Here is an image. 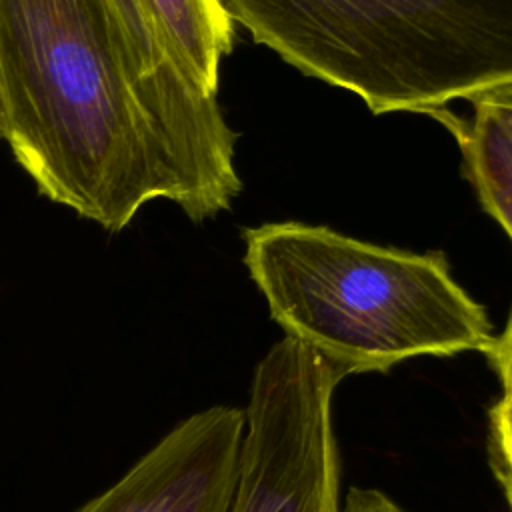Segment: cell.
Here are the masks:
<instances>
[{
    "mask_svg": "<svg viewBox=\"0 0 512 512\" xmlns=\"http://www.w3.org/2000/svg\"><path fill=\"white\" fill-rule=\"evenodd\" d=\"M0 74L18 166L106 232L154 200L200 222L242 188L216 96L164 86L110 0H0Z\"/></svg>",
    "mask_w": 512,
    "mask_h": 512,
    "instance_id": "1",
    "label": "cell"
},
{
    "mask_svg": "<svg viewBox=\"0 0 512 512\" xmlns=\"http://www.w3.org/2000/svg\"><path fill=\"white\" fill-rule=\"evenodd\" d=\"M148 70L168 88L180 94H208L180 64L168 36L156 20L148 0H110Z\"/></svg>",
    "mask_w": 512,
    "mask_h": 512,
    "instance_id": "8",
    "label": "cell"
},
{
    "mask_svg": "<svg viewBox=\"0 0 512 512\" xmlns=\"http://www.w3.org/2000/svg\"><path fill=\"white\" fill-rule=\"evenodd\" d=\"M242 436L244 410L194 412L76 512H226Z\"/></svg>",
    "mask_w": 512,
    "mask_h": 512,
    "instance_id": "5",
    "label": "cell"
},
{
    "mask_svg": "<svg viewBox=\"0 0 512 512\" xmlns=\"http://www.w3.org/2000/svg\"><path fill=\"white\" fill-rule=\"evenodd\" d=\"M188 76L218 92L220 64L234 44V22L222 0H148Z\"/></svg>",
    "mask_w": 512,
    "mask_h": 512,
    "instance_id": "6",
    "label": "cell"
},
{
    "mask_svg": "<svg viewBox=\"0 0 512 512\" xmlns=\"http://www.w3.org/2000/svg\"><path fill=\"white\" fill-rule=\"evenodd\" d=\"M430 116L440 118L456 136L464 172L482 206L512 238V136L480 104H474V116L466 122L444 108Z\"/></svg>",
    "mask_w": 512,
    "mask_h": 512,
    "instance_id": "7",
    "label": "cell"
},
{
    "mask_svg": "<svg viewBox=\"0 0 512 512\" xmlns=\"http://www.w3.org/2000/svg\"><path fill=\"white\" fill-rule=\"evenodd\" d=\"M342 512H406L390 496L376 488H350Z\"/></svg>",
    "mask_w": 512,
    "mask_h": 512,
    "instance_id": "11",
    "label": "cell"
},
{
    "mask_svg": "<svg viewBox=\"0 0 512 512\" xmlns=\"http://www.w3.org/2000/svg\"><path fill=\"white\" fill-rule=\"evenodd\" d=\"M348 374L284 336L256 364L226 512H342L332 404Z\"/></svg>",
    "mask_w": 512,
    "mask_h": 512,
    "instance_id": "4",
    "label": "cell"
},
{
    "mask_svg": "<svg viewBox=\"0 0 512 512\" xmlns=\"http://www.w3.org/2000/svg\"><path fill=\"white\" fill-rule=\"evenodd\" d=\"M234 24L374 114L512 84V0H222Z\"/></svg>",
    "mask_w": 512,
    "mask_h": 512,
    "instance_id": "3",
    "label": "cell"
},
{
    "mask_svg": "<svg viewBox=\"0 0 512 512\" xmlns=\"http://www.w3.org/2000/svg\"><path fill=\"white\" fill-rule=\"evenodd\" d=\"M472 104H480L486 110H490L496 116V120L506 128V132L512 136V84L498 88L494 92H488L472 100Z\"/></svg>",
    "mask_w": 512,
    "mask_h": 512,
    "instance_id": "12",
    "label": "cell"
},
{
    "mask_svg": "<svg viewBox=\"0 0 512 512\" xmlns=\"http://www.w3.org/2000/svg\"><path fill=\"white\" fill-rule=\"evenodd\" d=\"M490 468L512 508V402L500 398L488 414Z\"/></svg>",
    "mask_w": 512,
    "mask_h": 512,
    "instance_id": "9",
    "label": "cell"
},
{
    "mask_svg": "<svg viewBox=\"0 0 512 512\" xmlns=\"http://www.w3.org/2000/svg\"><path fill=\"white\" fill-rule=\"evenodd\" d=\"M486 356L500 380V386L504 392L502 398L512 402V314L508 318L504 332L500 336H496V340Z\"/></svg>",
    "mask_w": 512,
    "mask_h": 512,
    "instance_id": "10",
    "label": "cell"
},
{
    "mask_svg": "<svg viewBox=\"0 0 512 512\" xmlns=\"http://www.w3.org/2000/svg\"><path fill=\"white\" fill-rule=\"evenodd\" d=\"M6 124H8L6 96H4V84H2V74H0V140L6 138Z\"/></svg>",
    "mask_w": 512,
    "mask_h": 512,
    "instance_id": "13",
    "label": "cell"
},
{
    "mask_svg": "<svg viewBox=\"0 0 512 512\" xmlns=\"http://www.w3.org/2000/svg\"><path fill=\"white\" fill-rule=\"evenodd\" d=\"M244 264L284 336L348 376L420 356L488 354L486 310L442 254H414L300 222L244 232Z\"/></svg>",
    "mask_w": 512,
    "mask_h": 512,
    "instance_id": "2",
    "label": "cell"
}]
</instances>
